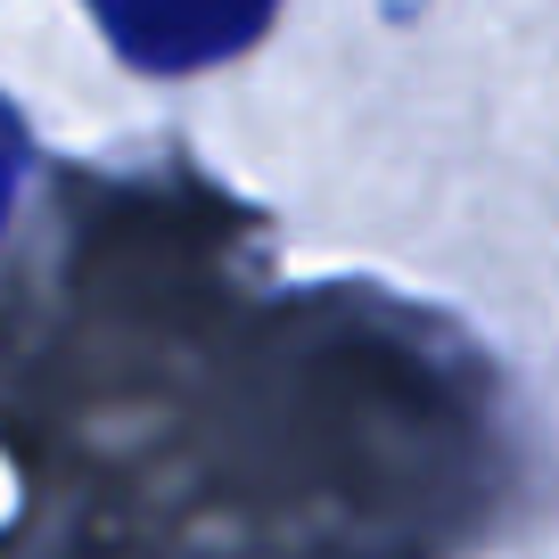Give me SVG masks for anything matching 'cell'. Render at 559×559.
<instances>
[{
    "label": "cell",
    "mask_w": 559,
    "mask_h": 559,
    "mask_svg": "<svg viewBox=\"0 0 559 559\" xmlns=\"http://www.w3.org/2000/svg\"><path fill=\"white\" fill-rule=\"evenodd\" d=\"M280 0H91L99 34L140 74H198L239 58L272 25Z\"/></svg>",
    "instance_id": "1"
},
{
    "label": "cell",
    "mask_w": 559,
    "mask_h": 559,
    "mask_svg": "<svg viewBox=\"0 0 559 559\" xmlns=\"http://www.w3.org/2000/svg\"><path fill=\"white\" fill-rule=\"evenodd\" d=\"M25 123H17V107L0 99V230H9V206H17V190H25Z\"/></svg>",
    "instance_id": "2"
}]
</instances>
